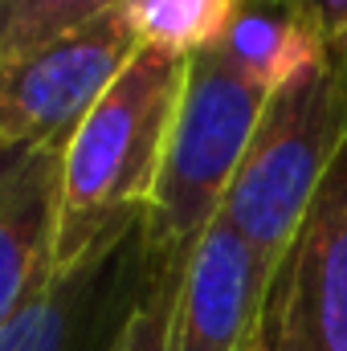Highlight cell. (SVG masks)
Wrapping results in <instances>:
<instances>
[{
    "label": "cell",
    "instance_id": "cell-10",
    "mask_svg": "<svg viewBox=\"0 0 347 351\" xmlns=\"http://www.w3.org/2000/svg\"><path fill=\"white\" fill-rule=\"evenodd\" d=\"M241 4L246 0H123L139 49H164L176 58L217 49Z\"/></svg>",
    "mask_w": 347,
    "mask_h": 351
},
{
    "label": "cell",
    "instance_id": "cell-1",
    "mask_svg": "<svg viewBox=\"0 0 347 351\" xmlns=\"http://www.w3.org/2000/svg\"><path fill=\"white\" fill-rule=\"evenodd\" d=\"M188 58L139 49L58 152L49 269L139 233L164 160Z\"/></svg>",
    "mask_w": 347,
    "mask_h": 351
},
{
    "label": "cell",
    "instance_id": "cell-6",
    "mask_svg": "<svg viewBox=\"0 0 347 351\" xmlns=\"http://www.w3.org/2000/svg\"><path fill=\"white\" fill-rule=\"evenodd\" d=\"M143 269L139 233L70 269L45 265L0 327V351H115Z\"/></svg>",
    "mask_w": 347,
    "mask_h": 351
},
{
    "label": "cell",
    "instance_id": "cell-7",
    "mask_svg": "<svg viewBox=\"0 0 347 351\" xmlns=\"http://www.w3.org/2000/svg\"><path fill=\"white\" fill-rule=\"evenodd\" d=\"M270 274L250 241L217 217L188 250L172 315V351H250Z\"/></svg>",
    "mask_w": 347,
    "mask_h": 351
},
{
    "label": "cell",
    "instance_id": "cell-5",
    "mask_svg": "<svg viewBox=\"0 0 347 351\" xmlns=\"http://www.w3.org/2000/svg\"><path fill=\"white\" fill-rule=\"evenodd\" d=\"M254 339L270 351H347V143L270 274Z\"/></svg>",
    "mask_w": 347,
    "mask_h": 351
},
{
    "label": "cell",
    "instance_id": "cell-3",
    "mask_svg": "<svg viewBox=\"0 0 347 351\" xmlns=\"http://www.w3.org/2000/svg\"><path fill=\"white\" fill-rule=\"evenodd\" d=\"M347 143V49L331 66L265 102L261 123L233 176L221 217L250 241L274 274L294 229L302 225L327 168Z\"/></svg>",
    "mask_w": 347,
    "mask_h": 351
},
{
    "label": "cell",
    "instance_id": "cell-14",
    "mask_svg": "<svg viewBox=\"0 0 347 351\" xmlns=\"http://www.w3.org/2000/svg\"><path fill=\"white\" fill-rule=\"evenodd\" d=\"M250 351H270V348H261L258 339H254V343H250Z\"/></svg>",
    "mask_w": 347,
    "mask_h": 351
},
{
    "label": "cell",
    "instance_id": "cell-2",
    "mask_svg": "<svg viewBox=\"0 0 347 351\" xmlns=\"http://www.w3.org/2000/svg\"><path fill=\"white\" fill-rule=\"evenodd\" d=\"M265 102L270 94L221 49L188 58V78L168 127L152 204L139 225L147 258H188L192 241L221 217Z\"/></svg>",
    "mask_w": 347,
    "mask_h": 351
},
{
    "label": "cell",
    "instance_id": "cell-11",
    "mask_svg": "<svg viewBox=\"0 0 347 351\" xmlns=\"http://www.w3.org/2000/svg\"><path fill=\"white\" fill-rule=\"evenodd\" d=\"M123 0H0V62L29 53Z\"/></svg>",
    "mask_w": 347,
    "mask_h": 351
},
{
    "label": "cell",
    "instance_id": "cell-12",
    "mask_svg": "<svg viewBox=\"0 0 347 351\" xmlns=\"http://www.w3.org/2000/svg\"><path fill=\"white\" fill-rule=\"evenodd\" d=\"M143 258H147V250H143ZM180 274H184V258L180 262L147 258L139 294L127 311V323L119 331L115 351H172V315L176 294H180Z\"/></svg>",
    "mask_w": 347,
    "mask_h": 351
},
{
    "label": "cell",
    "instance_id": "cell-9",
    "mask_svg": "<svg viewBox=\"0 0 347 351\" xmlns=\"http://www.w3.org/2000/svg\"><path fill=\"white\" fill-rule=\"evenodd\" d=\"M217 49L270 98L323 74L335 58L327 33L290 0H246Z\"/></svg>",
    "mask_w": 347,
    "mask_h": 351
},
{
    "label": "cell",
    "instance_id": "cell-13",
    "mask_svg": "<svg viewBox=\"0 0 347 351\" xmlns=\"http://www.w3.org/2000/svg\"><path fill=\"white\" fill-rule=\"evenodd\" d=\"M298 4L331 41V49H347V0H290Z\"/></svg>",
    "mask_w": 347,
    "mask_h": 351
},
{
    "label": "cell",
    "instance_id": "cell-8",
    "mask_svg": "<svg viewBox=\"0 0 347 351\" xmlns=\"http://www.w3.org/2000/svg\"><path fill=\"white\" fill-rule=\"evenodd\" d=\"M62 147H0V327L49 265Z\"/></svg>",
    "mask_w": 347,
    "mask_h": 351
},
{
    "label": "cell",
    "instance_id": "cell-4",
    "mask_svg": "<svg viewBox=\"0 0 347 351\" xmlns=\"http://www.w3.org/2000/svg\"><path fill=\"white\" fill-rule=\"evenodd\" d=\"M135 53L139 41L127 8L115 4L86 25L0 62V147H62Z\"/></svg>",
    "mask_w": 347,
    "mask_h": 351
}]
</instances>
